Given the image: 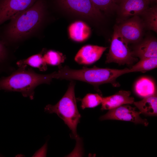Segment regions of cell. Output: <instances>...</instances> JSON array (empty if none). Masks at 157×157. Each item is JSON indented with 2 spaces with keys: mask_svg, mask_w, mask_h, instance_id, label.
<instances>
[{
  "mask_svg": "<svg viewBox=\"0 0 157 157\" xmlns=\"http://www.w3.org/2000/svg\"><path fill=\"white\" fill-rule=\"evenodd\" d=\"M46 7L44 0H37L31 7L11 19L4 32L6 39L17 41L35 32L43 20Z\"/></svg>",
  "mask_w": 157,
  "mask_h": 157,
  "instance_id": "1",
  "label": "cell"
},
{
  "mask_svg": "<svg viewBox=\"0 0 157 157\" xmlns=\"http://www.w3.org/2000/svg\"><path fill=\"white\" fill-rule=\"evenodd\" d=\"M26 65H23L10 75L0 79V90L20 92L25 97L33 99L34 90L42 83L49 84L55 78L56 72L47 74H40L31 69H26Z\"/></svg>",
  "mask_w": 157,
  "mask_h": 157,
  "instance_id": "2",
  "label": "cell"
},
{
  "mask_svg": "<svg viewBox=\"0 0 157 157\" xmlns=\"http://www.w3.org/2000/svg\"><path fill=\"white\" fill-rule=\"evenodd\" d=\"M130 73L129 69H123L101 68L95 66L91 68L84 67L79 69H72L67 66L59 67L56 78L69 80H77L94 85L110 83L114 87L119 85L116 81L117 78Z\"/></svg>",
  "mask_w": 157,
  "mask_h": 157,
  "instance_id": "3",
  "label": "cell"
},
{
  "mask_svg": "<svg viewBox=\"0 0 157 157\" xmlns=\"http://www.w3.org/2000/svg\"><path fill=\"white\" fill-rule=\"evenodd\" d=\"M75 85L74 82L71 81L67 91L60 101L55 105H47L44 108V111L49 113H56L68 126L74 138L77 139L78 138L76 128L81 115L76 105Z\"/></svg>",
  "mask_w": 157,
  "mask_h": 157,
  "instance_id": "4",
  "label": "cell"
},
{
  "mask_svg": "<svg viewBox=\"0 0 157 157\" xmlns=\"http://www.w3.org/2000/svg\"><path fill=\"white\" fill-rule=\"evenodd\" d=\"M128 44L114 28L106 62L115 63L121 65H131L136 61L137 59L133 56Z\"/></svg>",
  "mask_w": 157,
  "mask_h": 157,
  "instance_id": "5",
  "label": "cell"
},
{
  "mask_svg": "<svg viewBox=\"0 0 157 157\" xmlns=\"http://www.w3.org/2000/svg\"><path fill=\"white\" fill-rule=\"evenodd\" d=\"M64 10L87 19L99 21L103 18L101 12L90 0H56Z\"/></svg>",
  "mask_w": 157,
  "mask_h": 157,
  "instance_id": "6",
  "label": "cell"
},
{
  "mask_svg": "<svg viewBox=\"0 0 157 157\" xmlns=\"http://www.w3.org/2000/svg\"><path fill=\"white\" fill-rule=\"evenodd\" d=\"M121 22L114 28L128 44H136L142 40L145 28L139 16H133Z\"/></svg>",
  "mask_w": 157,
  "mask_h": 157,
  "instance_id": "7",
  "label": "cell"
},
{
  "mask_svg": "<svg viewBox=\"0 0 157 157\" xmlns=\"http://www.w3.org/2000/svg\"><path fill=\"white\" fill-rule=\"evenodd\" d=\"M141 114L135 110V108L129 105H122L109 110L107 113L101 116V120L108 119L117 120L130 121L135 124H140L147 126L148 122L147 119L140 117Z\"/></svg>",
  "mask_w": 157,
  "mask_h": 157,
  "instance_id": "8",
  "label": "cell"
},
{
  "mask_svg": "<svg viewBox=\"0 0 157 157\" xmlns=\"http://www.w3.org/2000/svg\"><path fill=\"white\" fill-rule=\"evenodd\" d=\"M37 0H0V25L31 7Z\"/></svg>",
  "mask_w": 157,
  "mask_h": 157,
  "instance_id": "9",
  "label": "cell"
},
{
  "mask_svg": "<svg viewBox=\"0 0 157 157\" xmlns=\"http://www.w3.org/2000/svg\"><path fill=\"white\" fill-rule=\"evenodd\" d=\"M150 0H122L118 5V20L121 22L135 15L140 16L149 6Z\"/></svg>",
  "mask_w": 157,
  "mask_h": 157,
  "instance_id": "10",
  "label": "cell"
},
{
  "mask_svg": "<svg viewBox=\"0 0 157 157\" xmlns=\"http://www.w3.org/2000/svg\"><path fill=\"white\" fill-rule=\"evenodd\" d=\"M107 47L88 45L82 47L78 52L75 60L78 64H92L99 60Z\"/></svg>",
  "mask_w": 157,
  "mask_h": 157,
  "instance_id": "11",
  "label": "cell"
},
{
  "mask_svg": "<svg viewBox=\"0 0 157 157\" xmlns=\"http://www.w3.org/2000/svg\"><path fill=\"white\" fill-rule=\"evenodd\" d=\"M133 56L140 59L157 58V41L153 37H148L141 40L134 47L131 51Z\"/></svg>",
  "mask_w": 157,
  "mask_h": 157,
  "instance_id": "12",
  "label": "cell"
},
{
  "mask_svg": "<svg viewBox=\"0 0 157 157\" xmlns=\"http://www.w3.org/2000/svg\"><path fill=\"white\" fill-rule=\"evenodd\" d=\"M131 94L130 91L120 90L114 95L103 97L101 109L109 110L124 104H133L134 99Z\"/></svg>",
  "mask_w": 157,
  "mask_h": 157,
  "instance_id": "13",
  "label": "cell"
},
{
  "mask_svg": "<svg viewBox=\"0 0 157 157\" xmlns=\"http://www.w3.org/2000/svg\"><path fill=\"white\" fill-rule=\"evenodd\" d=\"M68 33L73 40L82 42L88 39L91 34L90 28L85 22L81 21L75 22L69 26Z\"/></svg>",
  "mask_w": 157,
  "mask_h": 157,
  "instance_id": "14",
  "label": "cell"
},
{
  "mask_svg": "<svg viewBox=\"0 0 157 157\" xmlns=\"http://www.w3.org/2000/svg\"><path fill=\"white\" fill-rule=\"evenodd\" d=\"M136 94L144 98L156 94V87L154 81L146 77H142L135 83L134 87Z\"/></svg>",
  "mask_w": 157,
  "mask_h": 157,
  "instance_id": "15",
  "label": "cell"
},
{
  "mask_svg": "<svg viewBox=\"0 0 157 157\" xmlns=\"http://www.w3.org/2000/svg\"><path fill=\"white\" fill-rule=\"evenodd\" d=\"M133 104L139 110L141 113L148 116H156L157 97L156 94L147 97Z\"/></svg>",
  "mask_w": 157,
  "mask_h": 157,
  "instance_id": "16",
  "label": "cell"
},
{
  "mask_svg": "<svg viewBox=\"0 0 157 157\" xmlns=\"http://www.w3.org/2000/svg\"><path fill=\"white\" fill-rule=\"evenodd\" d=\"M145 28L157 33V7L156 5L149 7L141 15Z\"/></svg>",
  "mask_w": 157,
  "mask_h": 157,
  "instance_id": "17",
  "label": "cell"
},
{
  "mask_svg": "<svg viewBox=\"0 0 157 157\" xmlns=\"http://www.w3.org/2000/svg\"><path fill=\"white\" fill-rule=\"evenodd\" d=\"M17 64L19 67L23 65H28L38 68L41 71H45L47 69V64L41 53L35 54L26 59L19 60L17 62Z\"/></svg>",
  "mask_w": 157,
  "mask_h": 157,
  "instance_id": "18",
  "label": "cell"
},
{
  "mask_svg": "<svg viewBox=\"0 0 157 157\" xmlns=\"http://www.w3.org/2000/svg\"><path fill=\"white\" fill-rule=\"evenodd\" d=\"M157 58H148L140 60L129 69L130 72H144L150 70L157 67Z\"/></svg>",
  "mask_w": 157,
  "mask_h": 157,
  "instance_id": "19",
  "label": "cell"
},
{
  "mask_svg": "<svg viewBox=\"0 0 157 157\" xmlns=\"http://www.w3.org/2000/svg\"><path fill=\"white\" fill-rule=\"evenodd\" d=\"M98 10L106 13L116 11L118 5L115 0H90Z\"/></svg>",
  "mask_w": 157,
  "mask_h": 157,
  "instance_id": "20",
  "label": "cell"
},
{
  "mask_svg": "<svg viewBox=\"0 0 157 157\" xmlns=\"http://www.w3.org/2000/svg\"><path fill=\"white\" fill-rule=\"evenodd\" d=\"M103 97L98 94L88 93L81 100L82 109L94 108L101 103Z\"/></svg>",
  "mask_w": 157,
  "mask_h": 157,
  "instance_id": "21",
  "label": "cell"
},
{
  "mask_svg": "<svg viewBox=\"0 0 157 157\" xmlns=\"http://www.w3.org/2000/svg\"><path fill=\"white\" fill-rule=\"evenodd\" d=\"M43 56L46 64L52 65H60L64 62L65 59L62 53L52 50L48 51Z\"/></svg>",
  "mask_w": 157,
  "mask_h": 157,
  "instance_id": "22",
  "label": "cell"
},
{
  "mask_svg": "<svg viewBox=\"0 0 157 157\" xmlns=\"http://www.w3.org/2000/svg\"><path fill=\"white\" fill-rule=\"evenodd\" d=\"M7 53L4 43L0 41V63L3 62L6 59Z\"/></svg>",
  "mask_w": 157,
  "mask_h": 157,
  "instance_id": "23",
  "label": "cell"
},
{
  "mask_svg": "<svg viewBox=\"0 0 157 157\" xmlns=\"http://www.w3.org/2000/svg\"><path fill=\"white\" fill-rule=\"evenodd\" d=\"M116 3L118 5V4L122 0H115Z\"/></svg>",
  "mask_w": 157,
  "mask_h": 157,
  "instance_id": "24",
  "label": "cell"
},
{
  "mask_svg": "<svg viewBox=\"0 0 157 157\" xmlns=\"http://www.w3.org/2000/svg\"><path fill=\"white\" fill-rule=\"evenodd\" d=\"M150 1L151 2H153L154 1H156L157 0H150Z\"/></svg>",
  "mask_w": 157,
  "mask_h": 157,
  "instance_id": "25",
  "label": "cell"
}]
</instances>
